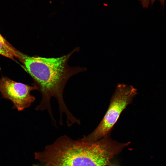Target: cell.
I'll list each match as a JSON object with an SVG mask.
<instances>
[{
  "label": "cell",
  "instance_id": "6da1fadb",
  "mask_svg": "<svg viewBox=\"0 0 166 166\" xmlns=\"http://www.w3.org/2000/svg\"><path fill=\"white\" fill-rule=\"evenodd\" d=\"M79 50L76 48L67 54L58 57L46 58L36 56H29L21 53V58L27 72L34 81L33 85L41 94L42 99L37 106V111L47 110L53 124L56 123L50 106L52 97L57 101L60 112V125L63 124L62 115L66 117L67 124L72 125L77 119L69 111L63 98V92L66 84L72 76L86 70L85 67H71L68 61L72 55Z\"/></svg>",
  "mask_w": 166,
  "mask_h": 166
},
{
  "label": "cell",
  "instance_id": "7a4b0ae2",
  "mask_svg": "<svg viewBox=\"0 0 166 166\" xmlns=\"http://www.w3.org/2000/svg\"><path fill=\"white\" fill-rule=\"evenodd\" d=\"M124 147L108 134L92 141L73 140L64 135L42 151L35 152L34 156L44 166H107Z\"/></svg>",
  "mask_w": 166,
  "mask_h": 166
},
{
  "label": "cell",
  "instance_id": "3957f363",
  "mask_svg": "<svg viewBox=\"0 0 166 166\" xmlns=\"http://www.w3.org/2000/svg\"><path fill=\"white\" fill-rule=\"evenodd\" d=\"M132 86L119 84L113 94L106 113L96 128L90 134L84 136L81 140L95 141L103 138L110 132L122 111L137 94Z\"/></svg>",
  "mask_w": 166,
  "mask_h": 166
},
{
  "label": "cell",
  "instance_id": "277c9868",
  "mask_svg": "<svg viewBox=\"0 0 166 166\" xmlns=\"http://www.w3.org/2000/svg\"><path fill=\"white\" fill-rule=\"evenodd\" d=\"M34 85H30L17 82L6 77L0 79V92L3 98L11 101L13 109L22 111L29 107L35 100L30 94L34 90H38Z\"/></svg>",
  "mask_w": 166,
  "mask_h": 166
},
{
  "label": "cell",
  "instance_id": "5b68a950",
  "mask_svg": "<svg viewBox=\"0 0 166 166\" xmlns=\"http://www.w3.org/2000/svg\"><path fill=\"white\" fill-rule=\"evenodd\" d=\"M20 53H18L9 45L0 42V54L10 58L14 57L20 56Z\"/></svg>",
  "mask_w": 166,
  "mask_h": 166
},
{
  "label": "cell",
  "instance_id": "8992f818",
  "mask_svg": "<svg viewBox=\"0 0 166 166\" xmlns=\"http://www.w3.org/2000/svg\"><path fill=\"white\" fill-rule=\"evenodd\" d=\"M140 2L143 7L147 8L150 4H152L156 0H138ZM160 2L162 5H164L165 0H158Z\"/></svg>",
  "mask_w": 166,
  "mask_h": 166
},
{
  "label": "cell",
  "instance_id": "52a82bcc",
  "mask_svg": "<svg viewBox=\"0 0 166 166\" xmlns=\"http://www.w3.org/2000/svg\"><path fill=\"white\" fill-rule=\"evenodd\" d=\"M0 42L2 44L8 45L6 41L4 39V38L0 34Z\"/></svg>",
  "mask_w": 166,
  "mask_h": 166
}]
</instances>
